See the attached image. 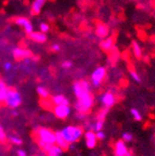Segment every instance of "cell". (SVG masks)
Returning <instances> with one entry per match:
<instances>
[{
  "label": "cell",
  "instance_id": "obj_1",
  "mask_svg": "<svg viewBox=\"0 0 155 156\" xmlns=\"http://www.w3.org/2000/svg\"><path fill=\"white\" fill-rule=\"evenodd\" d=\"M73 94L77 101L75 103L76 112L87 114L93 108L94 97L92 95V86L87 80L76 81L72 86Z\"/></svg>",
  "mask_w": 155,
  "mask_h": 156
},
{
  "label": "cell",
  "instance_id": "obj_2",
  "mask_svg": "<svg viewBox=\"0 0 155 156\" xmlns=\"http://www.w3.org/2000/svg\"><path fill=\"white\" fill-rule=\"evenodd\" d=\"M34 138L42 152H46L56 143L55 132L47 127L36 126L34 128Z\"/></svg>",
  "mask_w": 155,
  "mask_h": 156
},
{
  "label": "cell",
  "instance_id": "obj_3",
  "mask_svg": "<svg viewBox=\"0 0 155 156\" xmlns=\"http://www.w3.org/2000/svg\"><path fill=\"white\" fill-rule=\"evenodd\" d=\"M61 134L69 144H72L79 141L83 137L84 128L78 126H68L61 131Z\"/></svg>",
  "mask_w": 155,
  "mask_h": 156
},
{
  "label": "cell",
  "instance_id": "obj_4",
  "mask_svg": "<svg viewBox=\"0 0 155 156\" xmlns=\"http://www.w3.org/2000/svg\"><path fill=\"white\" fill-rule=\"evenodd\" d=\"M21 102H22V98L21 94L15 88H9L6 101H5V104L7 107L11 109H16L21 104Z\"/></svg>",
  "mask_w": 155,
  "mask_h": 156
},
{
  "label": "cell",
  "instance_id": "obj_5",
  "mask_svg": "<svg viewBox=\"0 0 155 156\" xmlns=\"http://www.w3.org/2000/svg\"><path fill=\"white\" fill-rule=\"evenodd\" d=\"M107 75V70L105 67H97L94 70L90 77V84L94 87H100L102 84L103 80Z\"/></svg>",
  "mask_w": 155,
  "mask_h": 156
},
{
  "label": "cell",
  "instance_id": "obj_6",
  "mask_svg": "<svg viewBox=\"0 0 155 156\" xmlns=\"http://www.w3.org/2000/svg\"><path fill=\"white\" fill-rule=\"evenodd\" d=\"M52 112L54 113V115L61 120H64L69 117L71 114V107L70 105H58L54 106Z\"/></svg>",
  "mask_w": 155,
  "mask_h": 156
},
{
  "label": "cell",
  "instance_id": "obj_7",
  "mask_svg": "<svg viewBox=\"0 0 155 156\" xmlns=\"http://www.w3.org/2000/svg\"><path fill=\"white\" fill-rule=\"evenodd\" d=\"M116 101H117V98H116L115 95L111 91H107V92L103 93L100 97V102L102 103L103 107L108 108V109L112 107V106L115 104Z\"/></svg>",
  "mask_w": 155,
  "mask_h": 156
},
{
  "label": "cell",
  "instance_id": "obj_8",
  "mask_svg": "<svg viewBox=\"0 0 155 156\" xmlns=\"http://www.w3.org/2000/svg\"><path fill=\"white\" fill-rule=\"evenodd\" d=\"M12 54L15 60L17 61H21V60H26L30 59L32 56V53L31 50L27 48H23V47H15L12 50Z\"/></svg>",
  "mask_w": 155,
  "mask_h": 156
},
{
  "label": "cell",
  "instance_id": "obj_9",
  "mask_svg": "<svg viewBox=\"0 0 155 156\" xmlns=\"http://www.w3.org/2000/svg\"><path fill=\"white\" fill-rule=\"evenodd\" d=\"M14 22L19 26H21L24 28V31L27 35H30L31 33H32L34 31V27H32V24L31 23V21L25 18V17H16L14 19Z\"/></svg>",
  "mask_w": 155,
  "mask_h": 156
},
{
  "label": "cell",
  "instance_id": "obj_10",
  "mask_svg": "<svg viewBox=\"0 0 155 156\" xmlns=\"http://www.w3.org/2000/svg\"><path fill=\"white\" fill-rule=\"evenodd\" d=\"M95 34L97 37L104 39L109 36L110 28L108 27L107 24H105L103 22H97L96 25V29H95Z\"/></svg>",
  "mask_w": 155,
  "mask_h": 156
},
{
  "label": "cell",
  "instance_id": "obj_11",
  "mask_svg": "<svg viewBox=\"0 0 155 156\" xmlns=\"http://www.w3.org/2000/svg\"><path fill=\"white\" fill-rule=\"evenodd\" d=\"M128 152H129L128 148L125 141L118 140L115 144H114V148H113L114 156H126Z\"/></svg>",
  "mask_w": 155,
  "mask_h": 156
},
{
  "label": "cell",
  "instance_id": "obj_12",
  "mask_svg": "<svg viewBox=\"0 0 155 156\" xmlns=\"http://www.w3.org/2000/svg\"><path fill=\"white\" fill-rule=\"evenodd\" d=\"M85 140H86V145L88 149H94L97 143L96 133L94 131L87 130L85 133Z\"/></svg>",
  "mask_w": 155,
  "mask_h": 156
},
{
  "label": "cell",
  "instance_id": "obj_13",
  "mask_svg": "<svg viewBox=\"0 0 155 156\" xmlns=\"http://www.w3.org/2000/svg\"><path fill=\"white\" fill-rule=\"evenodd\" d=\"M114 42H115V39H114L113 36L106 37L101 40V42L100 44V48L105 52H111L114 48Z\"/></svg>",
  "mask_w": 155,
  "mask_h": 156
},
{
  "label": "cell",
  "instance_id": "obj_14",
  "mask_svg": "<svg viewBox=\"0 0 155 156\" xmlns=\"http://www.w3.org/2000/svg\"><path fill=\"white\" fill-rule=\"evenodd\" d=\"M46 3V0H35L32 4L31 15H32V16L39 15Z\"/></svg>",
  "mask_w": 155,
  "mask_h": 156
},
{
  "label": "cell",
  "instance_id": "obj_15",
  "mask_svg": "<svg viewBox=\"0 0 155 156\" xmlns=\"http://www.w3.org/2000/svg\"><path fill=\"white\" fill-rule=\"evenodd\" d=\"M55 136H56V145L59 146L62 151H67L69 150V143L65 140L63 138V137L61 134V131H57L55 132Z\"/></svg>",
  "mask_w": 155,
  "mask_h": 156
},
{
  "label": "cell",
  "instance_id": "obj_16",
  "mask_svg": "<svg viewBox=\"0 0 155 156\" xmlns=\"http://www.w3.org/2000/svg\"><path fill=\"white\" fill-rule=\"evenodd\" d=\"M50 101L54 106L58 105H69L70 101L68 98L63 95H55L50 97Z\"/></svg>",
  "mask_w": 155,
  "mask_h": 156
},
{
  "label": "cell",
  "instance_id": "obj_17",
  "mask_svg": "<svg viewBox=\"0 0 155 156\" xmlns=\"http://www.w3.org/2000/svg\"><path fill=\"white\" fill-rule=\"evenodd\" d=\"M29 35V38L32 41H35L36 43H45L47 37H46V35L44 34L42 32H32Z\"/></svg>",
  "mask_w": 155,
  "mask_h": 156
},
{
  "label": "cell",
  "instance_id": "obj_18",
  "mask_svg": "<svg viewBox=\"0 0 155 156\" xmlns=\"http://www.w3.org/2000/svg\"><path fill=\"white\" fill-rule=\"evenodd\" d=\"M62 153H63V151L56 144L52 145L50 147V149L46 152V156H61Z\"/></svg>",
  "mask_w": 155,
  "mask_h": 156
},
{
  "label": "cell",
  "instance_id": "obj_19",
  "mask_svg": "<svg viewBox=\"0 0 155 156\" xmlns=\"http://www.w3.org/2000/svg\"><path fill=\"white\" fill-rule=\"evenodd\" d=\"M132 50H133V54L135 56V58H137V60H140L142 58V50L140 46L138 45V43L137 41H133L132 42Z\"/></svg>",
  "mask_w": 155,
  "mask_h": 156
},
{
  "label": "cell",
  "instance_id": "obj_20",
  "mask_svg": "<svg viewBox=\"0 0 155 156\" xmlns=\"http://www.w3.org/2000/svg\"><path fill=\"white\" fill-rule=\"evenodd\" d=\"M36 91H37V94L40 96V98H41L42 100H46V98H50L49 91H48V89L46 87L38 86L37 88H36Z\"/></svg>",
  "mask_w": 155,
  "mask_h": 156
},
{
  "label": "cell",
  "instance_id": "obj_21",
  "mask_svg": "<svg viewBox=\"0 0 155 156\" xmlns=\"http://www.w3.org/2000/svg\"><path fill=\"white\" fill-rule=\"evenodd\" d=\"M103 126H104V120H97L95 123H92L91 130L94 131V132L100 131L103 128Z\"/></svg>",
  "mask_w": 155,
  "mask_h": 156
},
{
  "label": "cell",
  "instance_id": "obj_22",
  "mask_svg": "<svg viewBox=\"0 0 155 156\" xmlns=\"http://www.w3.org/2000/svg\"><path fill=\"white\" fill-rule=\"evenodd\" d=\"M40 103H41V106L44 108V109H46V110H52L54 105L52 104L51 101H50V98H46V100H42L40 101Z\"/></svg>",
  "mask_w": 155,
  "mask_h": 156
},
{
  "label": "cell",
  "instance_id": "obj_23",
  "mask_svg": "<svg viewBox=\"0 0 155 156\" xmlns=\"http://www.w3.org/2000/svg\"><path fill=\"white\" fill-rule=\"evenodd\" d=\"M9 139V141L14 145H21L22 144V139L17 136H14V135H11V136H9L7 138Z\"/></svg>",
  "mask_w": 155,
  "mask_h": 156
},
{
  "label": "cell",
  "instance_id": "obj_24",
  "mask_svg": "<svg viewBox=\"0 0 155 156\" xmlns=\"http://www.w3.org/2000/svg\"><path fill=\"white\" fill-rule=\"evenodd\" d=\"M109 112V109L108 108H105L103 107L102 109L100 110V112H97V120H104L106 115H107V113Z\"/></svg>",
  "mask_w": 155,
  "mask_h": 156
},
{
  "label": "cell",
  "instance_id": "obj_25",
  "mask_svg": "<svg viewBox=\"0 0 155 156\" xmlns=\"http://www.w3.org/2000/svg\"><path fill=\"white\" fill-rule=\"evenodd\" d=\"M7 90H9V87H5L3 89H0V103H5L6 98L7 95Z\"/></svg>",
  "mask_w": 155,
  "mask_h": 156
},
{
  "label": "cell",
  "instance_id": "obj_26",
  "mask_svg": "<svg viewBox=\"0 0 155 156\" xmlns=\"http://www.w3.org/2000/svg\"><path fill=\"white\" fill-rule=\"evenodd\" d=\"M133 135L131 133H128V132H125L123 134V136H122V140L125 141V142H131L133 140Z\"/></svg>",
  "mask_w": 155,
  "mask_h": 156
},
{
  "label": "cell",
  "instance_id": "obj_27",
  "mask_svg": "<svg viewBox=\"0 0 155 156\" xmlns=\"http://www.w3.org/2000/svg\"><path fill=\"white\" fill-rule=\"evenodd\" d=\"M131 114H132L133 118H134L136 121H141L142 117H141L140 112H138V110H137V109H132V110H131Z\"/></svg>",
  "mask_w": 155,
  "mask_h": 156
},
{
  "label": "cell",
  "instance_id": "obj_28",
  "mask_svg": "<svg viewBox=\"0 0 155 156\" xmlns=\"http://www.w3.org/2000/svg\"><path fill=\"white\" fill-rule=\"evenodd\" d=\"M7 140V135L4 128L0 125V143H4Z\"/></svg>",
  "mask_w": 155,
  "mask_h": 156
},
{
  "label": "cell",
  "instance_id": "obj_29",
  "mask_svg": "<svg viewBox=\"0 0 155 156\" xmlns=\"http://www.w3.org/2000/svg\"><path fill=\"white\" fill-rule=\"evenodd\" d=\"M130 75H131V77L135 80V82H137V83H140V82L141 81L140 79V76L137 75V72L134 70H130Z\"/></svg>",
  "mask_w": 155,
  "mask_h": 156
},
{
  "label": "cell",
  "instance_id": "obj_30",
  "mask_svg": "<svg viewBox=\"0 0 155 156\" xmlns=\"http://www.w3.org/2000/svg\"><path fill=\"white\" fill-rule=\"evenodd\" d=\"M39 29H40V32L46 34V33H47L48 31H49V26H48V24H46V22H42V23H40Z\"/></svg>",
  "mask_w": 155,
  "mask_h": 156
},
{
  "label": "cell",
  "instance_id": "obj_31",
  "mask_svg": "<svg viewBox=\"0 0 155 156\" xmlns=\"http://www.w3.org/2000/svg\"><path fill=\"white\" fill-rule=\"evenodd\" d=\"M95 133H96V137H97V140H103V139L106 138L105 133L102 132L101 130H100V131H97V132H95Z\"/></svg>",
  "mask_w": 155,
  "mask_h": 156
},
{
  "label": "cell",
  "instance_id": "obj_32",
  "mask_svg": "<svg viewBox=\"0 0 155 156\" xmlns=\"http://www.w3.org/2000/svg\"><path fill=\"white\" fill-rule=\"evenodd\" d=\"M72 67V62L69 61H65L61 63V68L63 69H70Z\"/></svg>",
  "mask_w": 155,
  "mask_h": 156
},
{
  "label": "cell",
  "instance_id": "obj_33",
  "mask_svg": "<svg viewBox=\"0 0 155 156\" xmlns=\"http://www.w3.org/2000/svg\"><path fill=\"white\" fill-rule=\"evenodd\" d=\"M11 68H12V64H11V62L7 61V62H6V63L4 64V70H5L6 72H9Z\"/></svg>",
  "mask_w": 155,
  "mask_h": 156
},
{
  "label": "cell",
  "instance_id": "obj_34",
  "mask_svg": "<svg viewBox=\"0 0 155 156\" xmlns=\"http://www.w3.org/2000/svg\"><path fill=\"white\" fill-rule=\"evenodd\" d=\"M87 114H84V113H81V112H76L75 114V117L78 119V120H84L86 117Z\"/></svg>",
  "mask_w": 155,
  "mask_h": 156
},
{
  "label": "cell",
  "instance_id": "obj_35",
  "mask_svg": "<svg viewBox=\"0 0 155 156\" xmlns=\"http://www.w3.org/2000/svg\"><path fill=\"white\" fill-rule=\"evenodd\" d=\"M52 50L55 52H58L61 50V46L59 44H53L52 45Z\"/></svg>",
  "mask_w": 155,
  "mask_h": 156
},
{
  "label": "cell",
  "instance_id": "obj_36",
  "mask_svg": "<svg viewBox=\"0 0 155 156\" xmlns=\"http://www.w3.org/2000/svg\"><path fill=\"white\" fill-rule=\"evenodd\" d=\"M17 155L18 156H27L26 152H24L23 150H18L17 151Z\"/></svg>",
  "mask_w": 155,
  "mask_h": 156
},
{
  "label": "cell",
  "instance_id": "obj_37",
  "mask_svg": "<svg viewBox=\"0 0 155 156\" xmlns=\"http://www.w3.org/2000/svg\"><path fill=\"white\" fill-rule=\"evenodd\" d=\"M5 87H7V85L5 84V82L2 79H0V89H3Z\"/></svg>",
  "mask_w": 155,
  "mask_h": 156
},
{
  "label": "cell",
  "instance_id": "obj_38",
  "mask_svg": "<svg viewBox=\"0 0 155 156\" xmlns=\"http://www.w3.org/2000/svg\"><path fill=\"white\" fill-rule=\"evenodd\" d=\"M12 115H13V116H17V115H18V112H15V111H13V112H12Z\"/></svg>",
  "mask_w": 155,
  "mask_h": 156
},
{
  "label": "cell",
  "instance_id": "obj_39",
  "mask_svg": "<svg viewBox=\"0 0 155 156\" xmlns=\"http://www.w3.org/2000/svg\"><path fill=\"white\" fill-rule=\"evenodd\" d=\"M126 156H135V155H134V154H133L131 152H128V153H127V155H126Z\"/></svg>",
  "mask_w": 155,
  "mask_h": 156
},
{
  "label": "cell",
  "instance_id": "obj_40",
  "mask_svg": "<svg viewBox=\"0 0 155 156\" xmlns=\"http://www.w3.org/2000/svg\"><path fill=\"white\" fill-rule=\"evenodd\" d=\"M43 156H46V152H45V153L43 154Z\"/></svg>",
  "mask_w": 155,
  "mask_h": 156
}]
</instances>
